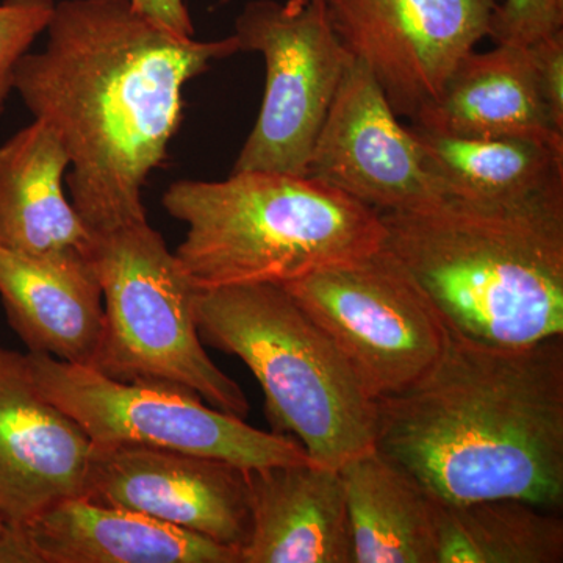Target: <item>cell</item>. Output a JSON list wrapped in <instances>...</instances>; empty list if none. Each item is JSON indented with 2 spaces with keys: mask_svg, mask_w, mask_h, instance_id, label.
Here are the masks:
<instances>
[{
  "mask_svg": "<svg viewBox=\"0 0 563 563\" xmlns=\"http://www.w3.org/2000/svg\"><path fill=\"white\" fill-rule=\"evenodd\" d=\"M309 176L379 213L448 198L412 129L399 122L372 70L354 57L314 140Z\"/></svg>",
  "mask_w": 563,
  "mask_h": 563,
  "instance_id": "8fae6325",
  "label": "cell"
},
{
  "mask_svg": "<svg viewBox=\"0 0 563 563\" xmlns=\"http://www.w3.org/2000/svg\"><path fill=\"white\" fill-rule=\"evenodd\" d=\"M91 440L33 379L27 354L0 346V520L27 523L80 496Z\"/></svg>",
  "mask_w": 563,
  "mask_h": 563,
  "instance_id": "4fadbf2b",
  "label": "cell"
},
{
  "mask_svg": "<svg viewBox=\"0 0 563 563\" xmlns=\"http://www.w3.org/2000/svg\"><path fill=\"white\" fill-rule=\"evenodd\" d=\"M69 155L35 120L0 146V247L32 257H95V235L65 196Z\"/></svg>",
  "mask_w": 563,
  "mask_h": 563,
  "instance_id": "e0dca14e",
  "label": "cell"
},
{
  "mask_svg": "<svg viewBox=\"0 0 563 563\" xmlns=\"http://www.w3.org/2000/svg\"><path fill=\"white\" fill-rule=\"evenodd\" d=\"M282 287L339 347L374 399L412 387L450 342L431 299L384 246Z\"/></svg>",
  "mask_w": 563,
  "mask_h": 563,
  "instance_id": "ba28073f",
  "label": "cell"
},
{
  "mask_svg": "<svg viewBox=\"0 0 563 563\" xmlns=\"http://www.w3.org/2000/svg\"><path fill=\"white\" fill-rule=\"evenodd\" d=\"M563 31V0H504L496 7L490 38L496 44L529 46Z\"/></svg>",
  "mask_w": 563,
  "mask_h": 563,
  "instance_id": "603a6c76",
  "label": "cell"
},
{
  "mask_svg": "<svg viewBox=\"0 0 563 563\" xmlns=\"http://www.w3.org/2000/svg\"><path fill=\"white\" fill-rule=\"evenodd\" d=\"M344 47L398 117L431 106L459 63L490 35L498 0H324Z\"/></svg>",
  "mask_w": 563,
  "mask_h": 563,
  "instance_id": "30bf717a",
  "label": "cell"
},
{
  "mask_svg": "<svg viewBox=\"0 0 563 563\" xmlns=\"http://www.w3.org/2000/svg\"><path fill=\"white\" fill-rule=\"evenodd\" d=\"M409 125L451 198L518 202L563 190V141L444 135Z\"/></svg>",
  "mask_w": 563,
  "mask_h": 563,
  "instance_id": "ffe728a7",
  "label": "cell"
},
{
  "mask_svg": "<svg viewBox=\"0 0 563 563\" xmlns=\"http://www.w3.org/2000/svg\"><path fill=\"white\" fill-rule=\"evenodd\" d=\"M133 9L163 27L184 36H195L190 11L185 0H131Z\"/></svg>",
  "mask_w": 563,
  "mask_h": 563,
  "instance_id": "d4e9b609",
  "label": "cell"
},
{
  "mask_svg": "<svg viewBox=\"0 0 563 563\" xmlns=\"http://www.w3.org/2000/svg\"><path fill=\"white\" fill-rule=\"evenodd\" d=\"M84 498L242 548L251 532L247 470L206 455L92 444Z\"/></svg>",
  "mask_w": 563,
  "mask_h": 563,
  "instance_id": "7c38bea8",
  "label": "cell"
},
{
  "mask_svg": "<svg viewBox=\"0 0 563 563\" xmlns=\"http://www.w3.org/2000/svg\"><path fill=\"white\" fill-rule=\"evenodd\" d=\"M410 124L444 135L563 141L540 92L531 47L520 44L470 52Z\"/></svg>",
  "mask_w": 563,
  "mask_h": 563,
  "instance_id": "ac0fdd59",
  "label": "cell"
},
{
  "mask_svg": "<svg viewBox=\"0 0 563 563\" xmlns=\"http://www.w3.org/2000/svg\"><path fill=\"white\" fill-rule=\"evenodd\" d=\"M376 410V450L437 501L561 509L563 336L503 347L450 333L431 372Z\"/></svg>",
  "mask_w": 563,
  "mask_h": 563,
  "instance_id": "7a4b0ae2",
  "label": "cell"
},
{
  "mask_svg": "<svg viewBox=\"0 0 563 563\" xmlns=\"http://www.w3.org/2000/svg\"><path fill=\"white\" fill-rule=\"evenodd\" d=\"M0 299L29 352L92 365L103 329L95 257H32L0 247Z\"/></svg>",
  "mask_w": 563,
  "mask_h": 563,
  "instance_id": "2e32d148",
  "label": "cell"
},
{
  "mask_svg": "<svg viewBox=\"0 0 563 563\" xmlns=\"http://www.w3.org/2000/svg\"><path fill=\"white\" fill-rule=\"evenodd\" d=\"M250 539L242 563H354L339 470L277 465L247 470Z\"/></svg>",
  "mask_w": 563,
  "mask_h": 563,
  "instance_id": "9a60e30c",
  "label": "cell"
},
{
  "mask_svg": "<svg viewBox=\"0 0 563 563\" xmlns=\"http://www.w3.org/2000/svg\"><path fill=\"white\" fill-rule=\"evenodd\" d=\"M435 518L437 563L563 562L558 510L515 498L465 504L435 499Z\"/></svg>",
  "mask_w": 563,
  "mask_h": 563,
  "instance_id": "44dd1931",
  "label": "cell"
},
{
  "mask_svg": "<svg viewBox=\"0 0 563 563\" xmlns=\"http://www.w3.org/2000/svg\"><path fill=\"white\" fill-rule=\"evenodd\" d=\"M46 32L13 90L68 152L74 209L95 236L147 221L144 184L179 131L185 85L239 54V41L179 35L131 0H62Z\"/></svg>",
  "mask_w": 563,
  "mask_h": 563,
  "instance_id": "6da1fadb",
  "label": "cell"
},
{
  "mask_svg": "<svg viewBox=\"0 0 563 563\" xmlns=\"http://www.w3.org/2000/svg\"><path fill=\"white\" fill-rule=\"evenodd\" d=\"M240 52L265 60V92L232 173L309 176L314 140L351 52L333 29L324 0H252L235 21Z\"/></svg>",
  "mask_w": 563,
  "mask_h": 563,
  "instance_id": "9c48e42d",
  "label": "cell"
},
{
  "mask_svg": "<svg viewBox=\"0 0 563 563\" xmlns=\"http://www.w3.org/2000/svg\"><path fill=\"white\" fill-rule=\"evenodd\" d=\"M339 472L354 563H437L435 499L412 474L376 448Z\"/></svg>",
  "mask_w": 563,
  "mask_h": 563,
  "instance_id": "d6986e66",
  "label": "cell"
},
{
  "mask_svg": "<svg viewBox=\"0 0 563 563\" xmlns=\"http://www.w3.org/2000/svg\"><path fill=\"white\" fill-rule=\"evenodd\" d=\"M231 2V0H221V3H228Z\"/></svg>",
  "mask_w": 563,
  "mask_h": 563,
  "instance_id": "4316f807",
  "label": "cell"
},
{
  "mask_svg": "<svg viewBox=\"0 0 563 563\" xmlns=\"http://www.w3.org/2000/svg\"><path fill=\"white\" fill-rule=\"evenodd\" d=\"M103 329L91 368L120 383L179 385L214 409L246 418L250 401L203 350L195 291L150 222L95 236Z\"/></svg>",
  "mask_w": 563,
  "mask_h": 563,
  "instance_id": "8992f818",
  "label": "cell"
},
{
  "mask_svg": "<svg viewBox=\"0 0 563 563\" xmlns=\"http://www.w3.org/2000/svg\"><path fill=\"white\" fill-rule=\"evenodd\" d=\"M3 526H5V523H3V521H2V520H0V531H2Z\"/></svg>",
  "mask_w": 563,
  "mask_h": 563,
  "instance_id": "484cf974",
  "label": "cell"
},
{
  "mask_svg": "<svg viewBox=\"0 0 563 563\" xmlns=\"http://www.w3.org/2000/svg\"><path fill=\"white\" fill-rule=\"evenodd\" d=\"M162 203L187 225L174 254L196 290L284 285L384 246L379 211L312 176L242 172L177 180Z\"/></svg>",
  "mask_w": 563,
  "mask_h": 563,
  "instance_id": "277c9868",
  "label": "cell"
},
{
  "mask_svg": "<svg viewBox=\"0 0 563 563\" xmlns=\"http://www.w3.org/2000/svg\"><path fill=\"white\" fill-rule=\"evenodd\" d=\"M548 111L563 131V31L529 44Z\"/></svg>",
  "mask_w": 563,
  "mask_h": 563,
  "instance_id": "cb8c5ba5",
  "label": "cell"
},
{
  "mask_svg": "<svg viewBox=\"0 0 563 563\" xmlns=\"http://www.w3.org/2000/svg\"><path fill=\"white\" fill-rule=\"evenodd\" d=\"M40 391L84 429L92 444L206 455L243 470L313 462L298 440L252 428L179 385L120 383L91 366L29 352Z\"/></svg>",
  "mask_w": 563,
  "mask_h": 563,
  "instance_id": "52a82bcc",
  "label": "cell"
},
{
  "mask_svg": "<svg viewBox=\"0 0 563 563\" xmlns=\"http://www.w3.org/2000/svg\"><path fill=\"white\" fill-rule=\"evenodd\" d=\"M380 220L384 247L453 335L503 347L563 336V190L518 202L448 196Z\"/></svg>",
  "mask_w": 563,
  "mask_h": 563,
  "instance_id": "3957f363",
  "label": "cell"
},
{
  "mask_svg": "<svg viewBox=\"0 0 563 563\" xmlns=\"http://www.w3.org/2000/svg\"><path fill=\"white\" fill-rule=\"evenodd\" d=\"M202 342L235 355L265 393L273 432L340 470L376 448V399L332 340L277 284L195 291Z\"/></svg>",
  "mask_w": 563,
  "mask_h": 563,
  "instance_id": "5b68a950",
  "label": "cell"
},
{
  "mask_svg": "<svg viewBox=\"0 0 563 563\" xmlns=\"http://www.w3.org/2000/svg\"><path fill=\"white\" fill-rule=\"evenodd\" d=\"M0 563H242L235 548L84 496L3 526Z\"/></svg>",
  "mask_w": 563,
  "mask_h": 563,
  "instance_id": "5bb4252c",
  "label": "cell"
},
{
  "mask_svg": "<svg viewBox=\"0 0 563 563\" xmlns=\"http://www.w3.org/2000/svg\"><path fill=\"white\" fill-rule=\"evenodd\" d=\"M55 0H2L0 2V117L13 91L18 63L41 33L46 32Z\"/></svg>",
  "mask_w": 563,
  "mask_h": 563,
  "instance_id": "7402d4cb",
  "label": "cell"
}]
</instances>
